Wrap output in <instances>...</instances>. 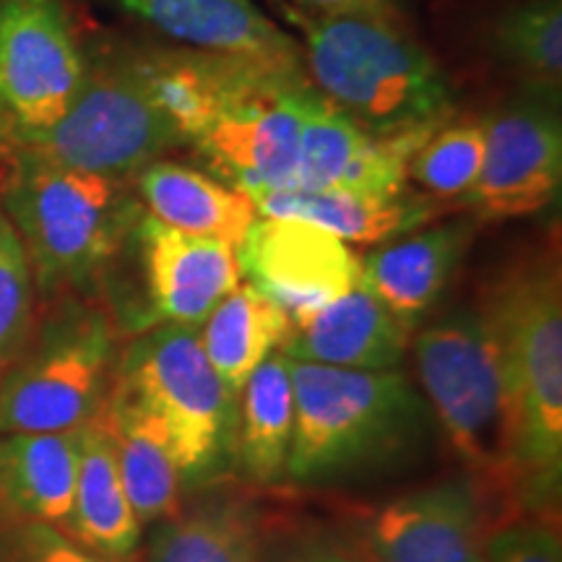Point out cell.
Returning <instances> with one entry per match:
<instances>
[{
    "mask_svg": "<svg viewBox=\"0 0 562 562\" xmlns=\"http://www.w3.org/2000/svg\"><path fill=\"white\" fill-rule=\"evenodd\" d=\"M180 47H149L89 32V66L66 115L0 159L26 154L74 170L133 178L188 149V74Z\"/></svg>",
    "mask_w": 562,
    "mask_h": 562,
    "instance_id": "cell-1",
    "label": "cell"
},
{
    "mask_svg": "<svg viewBox=\"0 0 562 562\" xmlns=\"http://www.w3.org/2000/svg\"><path fill=\"white\" fill-rule=\"evenodd\" d=\"M476 311L501 355L513 419V503L550 518L562 480V281L558 245L492 277Z\"/></svg>",
    "mask_w": 562,
    "mask_h": 562,
    "instance_id": "cell-2",
    "label": "cell"
},
{
    "mask_svg": "<svg viewBox=\"0 0 562 562\" xmlns=\"http://www.w3.org/2000/svg\"><path fill=\"white\" fill-rule=\"evenodd\" d=\"M0 165V209L24 245L40 297L94 300L144 214L133 178L74 170L26 154Z\"/></svg>",
    "mask_w": 562,
    "mask_h": 562,
    "instance_id": "cell-3",
    "label": "cell"
},
{
    "mask_svg": "<svg viewBox=\"0 0 562 562\" xmlns=\"http://www.w3.org/2000/svg\"><path fill=\"white\" fill-rule=\"evenodd\" d=\"M290 360L294 435L286 476L331 484L389 469L430 440L432 412L398 370Z\"/></svg>",
    "mask_w": 562,
    "mask_h": 562,
    "instance_id": "cell-4",
    "label": "cell"
},
{
    "mask_svg": "<svg viewBox=\"0 0 562 562\" xmlns=\"http://www.w3.org/2000/svg\"><path fill=\"white\" fill-rule=\"evenodd\" d=\"M302 30L307 81L364 133L432 136L453 121L451 83L402 19H302Z\"/></svg>",
    "mask_w": 562,
    "mask_h": 562,
    "instance_id": "cell-5",
    "label": "cell"
},
{
    "mask_svg": "<svg viewBox=\"0 0 562 562\" xmlns=\"http://www.w3.org/2000/svg\"><path fill=\"white\" fill-rule=\"evenodd\" d=\"M117 360L110 311L89 297L50 302L0 378V435L79 430L108 402Z\"/></svg>",
    "mask_w": 562,
    "mask_h": 562,
    "instance_id": "cell-6",
    "label": "cell"
},
{
    "mask_svg": "<svg viewBox=\"0 0 562 562\" xmlns=\"http://www.w3.org/2000/svg\"><path fill=\"white\" fill-rule=\"evenodd\" d=\"M419 381L432 419L482 495L513 503V419L495 336L482 313L459 311L414 339Z\"/></svg>",
    "mask_w": 562,
    "mask_h": 562,
    "instance_id": "cell-7",
    "label": "cell"
},
{
    "mask_svg": "<svg viewBox=\"0 0 562 562\" xmlns=\"http://www.w3.org/2000/svg\"><path fill=\"white\" fill-rule=\"evenodd\" d=\"M305 74H279L224 58L191 146L206 172L258 199L294 188Z\"/></svg>",
    "mask_w": 562,
    "mask_h": 562,
    "instance_id": "cell-8",
    "label": "cell"
},
{
    "mask_svg": "<svg viewBox=\"0 0 562 562\" xmlns=\"http://www.w3.org/2000/svg\"><path fill=\"white\" fill-rule=\"evenodd\" d=\"M115 378L161 422L182 484L206 482L227 463L237 396L211 368L199 328L161 323L138 331Z\"/></svg>",
    "mask_w": 562,
    "mask_h": 562,
    "instance_id": "cell-9",
    "label": "cell"
},
{
    "mask_svg": "<svg viewBox=\"0 0 562 562\" xmlns=\"http://www.w3.org/2000/svg\"><path fill=\"white\" fill-rule=\"evenodd\" d=\"M87 66L74 0H0V154L66 115Z\"/></svg>",
    "mask_w": 562,
    "mask_h": 562,
    "instance_id": "cell-10",
    "label": "cell"
},
{
    "mask_svg": "<svg viewBox=\"0 0 562 562\" xmlns=\"http://www.w3.org/2000/svg\"><path fill=\"white\" fill-rule=\"evenodd\" d=\"M484 165L459 201L476 222L521 220L552 206L562 186V125L558 102L533 94L482 121Z\"/></svg>",
    "mask_w": 562,
    "mask_h": 562,
    "instance_id": "cell-11",
    "label": "cell"
},
{
    "mask_svg": "<svg viewBox=\"0 0 562 562\" xmlns=\"http://www.w3.org/2000/svg\"><path fill=\"white\" fill-rule=\"evenodd\" d=\"M235 252L240 277L292 326L313 318L362 279L360 258L347 243L297 220L256 216Z\"/></svg>",
    "mask_w": 562,
    "mask_h": 562,
    "instance_id": "cell-12",
    "label": "cell"
},
{
    "mask_svg": "<svg viewBox=\"0 0 562 562\" xmlns=\"http://www.w3.org/2000/svg\"><path fill=\"white\" fill-rule=\"evenodd\" d=\"M133 248L146 297L136 334L161 323L201 328L243 279L232 245L167 227L146 211L133 229Z\"/></svg>",
    "mask_w": 562,
    "mask_h": 562,
    "instance_id": "cell-13",
    "label": "cell"
},
{
    "mask_svg": "<svg viewBox=\"0 0 562 562\" xmlns=\"http://www.w3.org/2000/svg\"><path fill=\"white\" fill-rule=\"evenodd\" d=\"M159 34L175 47L305 74L302 47L266 19L252 0H97Z\"/></svg>",
    "mask_w": 562,
    "mask_h": 562,
    "instance_id": "cell-14",
    "label": "cell"
},
{
    "mask_svg": "<svg viewBox=\"0 0 562 562\" xmlns=\"http://www.w3.org/2000/svg\"><path fill=\"white\" fill-rule=\"evenodd\" d=\"M427 138L370 136L311 83L302 108L297 172L290 191L402 193L409 159Z\"/></svg>",
    "mask_w": 562,
    "mask_h": 562,
    "instance_id": "cell-15",
    "label": "cell"
},
{
    "mask_svg": "<svg viewBox=\"0 0 562 562\" xmlns=\"http://www.w3.org/2000/svg\"><path fill=\"white\" fill-rule=\"evenodd\" d=\"M484 495L461 476L378 508L368 521L375 562H484Z\"/></svg>",
    "mask_w": 562,
    "mask_h": 562,
    "instance_id": "cell-16",
    "label": "cell"
},
{
    "mask_svg": "<svg viewBox=\"0 0 562 562\" xmlns=\"http://www.w3.org/2000/svg\"><path fill=\"white\" fill-rule=\"evenodd\" d=\"M474 216L432 222L360 258L362 284L412 328L438 305L476 232Z\"/></svg>",
    "mask_w": 562,
    "mask_h": 562,
    "instance_id": "cell-17",
    "label": "cell"
},
{
    "mask_svg": "<svg viewBox=\"0 0 562 562\" xmlns=\"http://www.w3.org/2000/svg\"><path fill=\"white\" fill-rule=\"evenodd\" d=\"M412 328L372 294L362 279L313 318L292 326L281 351L292 360L344 370H396Z\"/></svg>",
    "mask_w": 562,
    "mask_h": 562,
    "instance_id": "cell-18",
    "label": "cell"
},
{
    "mask_svg": "<svg viewBox=\"0 0 562 562\" xmlns=\"http://www.w3.org/2000/svg\"><path fill=\"white\" fill-rule=\"evenodd\" d=\"M258 216L297 220L313 224L344 243L383 245L396 237L440 222L451 203L435 201L406 188L393 195H372L357 191H273L252 199Z\"/></svg>",
    "mask_w": 562,
    "mask_h": 562,
    "instance_id": "cell-19",
    "label": "cell"
},
{
    "mask_svg": "<svg viewBox=\"0 0 562 562\" xmlns=\"http://www.w3.org/2000/svg\"><path fill=\"white\" fill-rule=\"evenodd\" d=\"M133 188L146 214L188 235L243 243L258 211L248 195L199 167L157 159L133 175Z\"/></svg>",
    "mask_w": 562,
    "mask_h": 562,
    "instance_id": "cell-20",
    "label": "cell"
},
{
    "mask_svg": "<svg viewBox=\"0 0 562 562\" xmlns=\"http://www.w3.org/2000/svg\"><path fill=\"white\" fill-rule=\"evenodd\" d=\"M104 417L115 442L125 495L138 524L149 526L175 516L182 474L161 422L117 378L104 402Z\"/></svg>",
    "mask_w": 562,
    "mask_h": 562,
    "instance_id": "cell-21",
    "label": "cell"
},
{
    "mask_svg": "<svg viewBox=\"0 0 562 562\" xmlns=\"http://www.w3.org/2000/svg\"><path fill=\"white\" fill-rule=\"evenodd\" d=\"M81 427L0 435V501L24 521L66 531L74 510Z\"/></svg>",
    "mask_w": 562,
    "mask_h": 562,
    "instance_id": "cell-22",
    "label": "cell"
},
{
    "mask_svg": "<svg viewBox=\"0 0 562 562\" xmlns=\"http://www.w3.org/2000/svg\"><path fill=\"white\" fill-rule=\"evenodd\" d=\"M140 529L144 526L125 495L115 442L102 406L100 414L81 427L74 510L66 533L100 554L128 558L138 550Z\"/></svg>",
    "mask_w": 562,
    "mask_h": 562,
    "instance_id": "cell-23",
    "label": "cell"
},
{
    "mask_svg": "<svg viewBox=\"0 0 562 562\" xmlns=\"http://www.w3.org/2000/svg\"><path fill=\"white\" fill-rule=\"evenodd\" d=\"M294 435V389L290 360L281 349L266 357L237 393V419L232 453L256 484L286 476Z\"/></svg>",
    "mask_w": 562,
    "mask_h": 562,
    "instance_id": "cell-24",
    "label": "cell"
},
{
    "mask_svg": "<svg viewBox=\"0 0 562 562\" xmlns=\"http://www.w3.org/2000/svg\"><path fill=\"white\" fill-rule=\"evenodd\" d=\"M290 328V318L245 281L201 323L199 339L211 368L237 396L258 364L281 349Z\"/></svg>",
    "mask_w": 562,
    "mask_h": 562,
    "instance_id": "cell-25",
    "label": "cell"
},
{
    "mask_svg": "<svg viewBox=\"0 0 562 562\" xmlns=\"http://www.w3.org/2000/svg\"><path fill=\"white\" fill-rule=\"evenodd\" d=\"M501 58L529 83L533 94L560 100L562 0H524L501 13L492 30Z\"/></svg>",
    "mask_w": 562,
    "mask_h": 562,
    "instance_id": "cell-26",
    "label": "cell"
},
{
    "mask_svg": "<svg viewBox=\"0 0 562 562\" xmlns=\"http://www.w3.org/2000/svg\"><path fill=\"white\" fill-rule=\"evenodd\" d=\"M146 562H263L256 531L232 508H195L165 518Z\"/></svg>",
    "mask_w": 562,
    "mask_h": 562,
    "instance_id": "cell-27",
    "label": "cell"
},
{
    "mask_svg": "<svg viewBox=\"0 0 562 562\" xmlns=\"http://www.w3.org/2000/svg\"><path fill=\"white\" fill-rule=\"evenodd\" d=\"M484 165V125L482 121H448L414 151L406 167V180H414L422 193L435 201H459L474 188Z\"/></svg>",
    "mask_w": 562,
    "mask_h": 562,
    "instance_id": "cell-28",
    "label": "cell"
},
{
    "mask_svg": "<svg viewBox=\"0 0 562 562\" xmlns=\"http://www.w3.org/2000/svg\"><path fill=\"white\" fill-rule=\"evenodd\" d=\"M37 286L16 229L0 209V378L24 349L34 328Z\"/></svg>",
    "mask_w": 562,
    "mask_h": 562,
    "instance_id": "cell-29",
    "label": "cell"
},
{
    "mask_svg": "<svg viewBox=\"0 0 562 562\" xmlns=\"http://www.w3.org/2000/svg\"><path fill=\"white\" fill-rule=\"evenodd\" d=\"M0 562H138V558H110L76 542L58 526L19 518V524L0 529Z\"/></svg>",
    "mask_w": 562,
    "mask_h": 562,
    "instance_id": "cell-30",
    "label": "cell"
},
{
    "mask_svg": "<svg viewBox=\"0 0 562 562\" xmlns=\"http://www.w3.org/2000/svg\"><path fill=\"white\" fill-rule=\"evenodd\" d=\"M484 562H562L558 524L550 518H521L492 531Z\"/></svg>",
    "mask_w": 562,
    "mask_h": 562,
    "instance_id": "cell-31",
    "label": "cell"
},
{
    "mask_svg": "<svg viewBox=\"0 0 562 562\" xmlns=\"http://www.w3.org/2000/svg\"><path fill=\"white\" fill-rule=\"evenodd\" d=\"M294 16L339 19V16H381L402 19L406 0H292Z\"/></svg>",
    "mask_w": 562,
    "mask_h": 562,
    "instance_id": "cell-32",
    "label": "cell"
},
{
    "mask_svg": "<svg viewBox=\"0 0 562 562\" xmlns=\"http://www.w3.org/2000/svg\"><path fill=\"white\" fill-rule=\"evenodd\" d=\"M292 562H357L355 558H349V554H344L339 550H328V547H323V550H307L302 552L297 560Z\"/></svg>",
    "mask_w": 562,
    "mask_h": 562,
    "instance_id": "cell-33",
    "label": "cell"
}]
</instances>
